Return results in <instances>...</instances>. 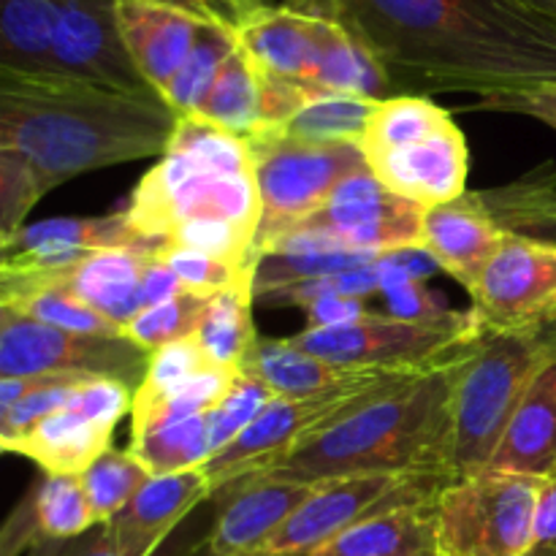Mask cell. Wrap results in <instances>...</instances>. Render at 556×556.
<instances>
[{
    "mask_svg": "<svg viewBox=\"0 0 556 556\" xmlns=\"http://www.w3.org/2000/svg\"><path fill=\"white\" fill-rule=\"evenodd\" d=\"M367 166L396 195L434 210L467 193L470 150L465 134L451 119L427 139L367 157Z\"/></svg>",
    "mask_w": 556,
    "mask_h": 556,
    "instance_id": "e0dca14e",
    "label": "cell"
},
{
    "mask_svg": "<svg viewBox=\"0 0 556 556\" xmlns=\"http://www.w3.org/2000/svg\"><path fill=\"white\" fill-rule=\"evenodd\" d=\"M552 367H556V309L530 324L481 337L454 372L451 476L486 470L514 413Z\"/></svg>",
    "mask_w": 556,
    "mask_h": 556,
    "instance_id": "5b68a950",
    "label": "cell"
},
{
    "mask_svg": "<svg viewBox=\"0 0 556 556\" xmlns=\"http://www.w3.org/2000/svg\"><path fill=\"white\" fill-rule=\"evenodd\" d=\"M212 519H215V503H204L177 532L172 541L161 548L155 556H206V535H210ZM25 556H128L117 548V543L109 538L106 527L98 525L90 532L68 541H47L36 546Z\"/></svg>",
    "mask_w": 556,
    "mask_h": 556,
    "instance_id": "f35d334b",
    "label": "cell"
},
{
    "mask_svg": "<svg viewBox=\"0 0 556 556\" xmlns=\"http://www.w3.org/2000/svg\"><path fill=\"white\" fill-rule=\"evenodd\" d=\"M483 331L530 324L556 309V244L508 237L470 291Z\"/></svg>",
    "mask_w": 556,
    "mask_h": 556,
    "instance_id": "5bb4252c",
    "label": "cell"
},
{
    "mask_svg": "<svg viewBox=\"0 0 556 556\" xmlns=\"http://www.w3.org/2000/svg\"><path fill=\"white\" fill-rule=\"evenodd\" d=\"M68 407L114 432L119 418L134 407V389L117 378H87L85 383H79Z\"/></svg>",
    "mask_w": 556,
    "mask_h": 556,
    "instance_id": "c3c4849f",
    "label": "cell"
},
{
    "mask_svg": "<svg viewBox=\"0 0 556 556\" xmlns=\"http://www.w3.org/2000/svg\"><path fill=\"white\" fill-rule=\"evenodd\" d=\"M206 367H212V362L201 351L195 337L157 348V351L150 353V369L144 375V383L134 391V407H130V413L144 410L152 402L166 396L168 391L177 389L179 383H185V380L193 378L195 372H201Z\"/></svg>",
    "mask_w": 556,
    "mask_h": 556,
    "instance_id": "bcb514c9",
    "label": "cell"
},
{
    "mask_svg": "<svg viewBox=\"0 0 556 556\" xmlns=\"http://www.w3.org/2000/svg\"><path fill=\"white\" fill-rule=\"evenodd\" d=\"M239 372L261 380L275 396L286 400H309V396L337 391L342 386L375 378L380 372H362L324 362L313 353L293 345L291 337H264L258 334L250 345Z\"/></svg>",
    "mask_w": 556,
    "mask_h": 556,
    "instance_id": "d4e9b609",
    "label": "cell"
},
{
    "mask_svg": "<svg viewBox=\"0 0 556 556\" xmlns=\"http://www.w3.org/2000/svg\"><path fill=\"white\" fill-rule=\"evenodd\" d=\"M253 286H239L212 296L195 342L215 367L239 372L258 331L253 324Z\"/></svg>",
    "mask_w": 556,
    "mask_h": 556,
    "instance_id": "1f68e13d",
    "label": "cell"
},
{
    "mask_svg": "<svg viewBox=\"0 0 556 556\" xmlns=\"http://www.w3.org/2000/svg\"><path fill=\"white\" fill-rule=\"evenodd\" d=\"M239 47L237 30L226 25H204L195 41L193 52L185 60L182 68L172 79V85L163 90L168 106L177 117H190L201 109V103L210 96L212 85L220 76L223 65L231 58L233 49Z\"/></svg>",
    "mask_w": 556,
    "mask_h": 556,
    "instance_id": "d590c367",
    "label": "cell"
},
{
    "mask_svg": "<svg viewBox=\"0 0 556 556\" xmlns=\"http://www.w3.org/2000/svg\"><path fill=\"white\" fill-rule=\"evenodd\" d=\"M459 364L389 378L264 472L302 483L380 472L451 481V396Z\"/></svg>",
    "mask_w": 556,
    "mask_h": 556,
    "instance_id": "3957f363",
    "label": "cell"
},
{
    "mask_svg": "<svg viewBox=\"0 0 556 556\" xmlns=\"http://www.w3.org/2000/svg\"><path fill=\"white\" fill-rule=\"evenodd\" d=\"M445 478L432 476H351L315 486L307 503L282 525L258 556H309L351 530L367 516L402 503V500L434 494Z\"/></svg>",
    "mask_w": 556,
    "mask_h": 556,
    "instance_id": "8fae6325",
    "label": "cell"
},
{
    "mask_svg": "<svg viewBox=\"0 0 556 556\" xmlns=\"http://www.w3.org/2000/svg\"><path fill=\"white\" fill-rule=\"evenodd\" d=\"M334 22L389 74L396 96L521 92L556 81V16L516 0H286Z\"/></svg>",
    "mask_w": 556,
    "mask_h": 556,
    "instance_id": "6da1fadb",
    "label": "cell"
},
{
    "mask_svg": "<svg viewBox=\"0 0 556 556\" xmlns=\"http://www.w3.org/2000/svg\"><path fill=\"white\" fill-rule=\"evenodd\" d=\"M516 3L530 5V9L543 11V14H548V16H556V0H516Z\"/></svg>",
    "mask_w": 556,
    "mask_h": 556,
    "instance_id": "9f6ffc18",
    "label": "cell"
},
{
    "mask_svg": "<svg viewBox=\"0 0 556 556\" xmlns=\"http://www.w3.org/2000/svg\"><path fill=\"white\" fill-rule=\"evenodd\" d=\"M427 210L386 188L367 168L342 179L324 206L296 231L324 233L340 250L424 248Z\"/></svg>",
    "mask_w": 556,
    "mask_h": 556,
    "instance_id": "7c38bea8",
    "label": "cell"
},
{
    "mask_svg": "<svg viewBox=\"0 0 556 556\" xmlns=\"http://www.w3.org/2000/svg\"><path fill=\"white\" fill-rule=\"evenodd\" d=\"M244 141L261 193V228L253 264H258L261 253L271 244L313 217L342 179L367 168L358 144L296 139L282 125L255 130Z\"/></svg>",
    "mask_w": 556,
    "mask_h": 556,
    "instance_id": "8992f818",
    "label": "cell"
},
{
    "mask_svg": "<svg viewBox=\"0 0 556 556\" xmlns=\"http://www.w3.org/2000/svg\"><path fill=\"white\" fill-rule=\"evenodd\" d=\"M117 20L128 52L161 96L190 58L206 25L185 11L150 0H117Z\"/></svg>",
    "mask_w": 556,
    "mask_h": 556,
    "instance_id": "44dd1931",
    "label": "cell"
},
{
    "mask_svg": "<svg viewBox=\"0 0 556 556\" xmlns=\"http://www.w3.org/2000/svg\"><path fill=\"white\" fill-rule=\"evenodd\" d=\"M318 483L253 472L212 494V519L206 546L212 556H258L266 543L302 508Z\"/></svg>",
    "mask_w": 556,
    "mask_h": 556,
    "instance_id": "9a60e30c",
    "label": "cell"
},
{
    "mask_svg": "<svg viewBox=\"0 0 556 556\" xmlns=\"http://www.w3.org/2000/svg\"><path fill=\"white\" fill-rule=\"evenodd\" d=\"M152 248L155 244L96 250L79 264L47 277L68 286L81 302L90 304L96 313L125 331V326L136 315L144 313V275L147 266L152 264ZM14 275H25V271H14Z\"/></svg>",
    "mask_w": 556,
    "mask_h": 556,
    "instance_id": "7402d4cb",
    "label": "cell"
},
{
    "mask_svg": "<svg viewBox=\"0 0 556 556\" xmlns=\"http://www.w3.org/2000/svg\"><path fill=\"white\" fill-rule=\"evenodd\" d=\"M478 204L508 237L556 244V166L532 168L494 190H476Z\"/></svg>",
    "mask_w": 556,
    "mask_h": 556,
    "instance_id": "f546056e",
    "label": "cell"
},
{
    "mask_svg": "<svg viewBox=\"0 0 556 556\" xmlns=\"http://www.w3.org/2000/svg\"><path fill=\"white\" fill-rule=\"evenodd\" d=\"M177 119L163 96L0 74V152L30 163L49 190L98 168L161 157Z\"/></svg>",
    "mask_w": 556,
    "mask_h": 556,
    "instance_id": "7a4b0ae2",
    "label": "cell"
},
{
    "mask_svg": "<svg viewBox=\"0 0 556 556\" xmlns=\"http://www.w3.org/2000/svg\"><path fill=\"white\" fill-rule=\"evenodd\" d=\"M47 193V182L30 163L14 152H0V242H9L25 228L33 206Z\"/></svg>",
    "mask_w": 556,
    "mask_h": 556,
    "instance_id": "7dc6e473",
    "label": "cell"
},
{
    "mask_svg": "<svg viewBox=\"0 0 556 556\" xmlns=\"http://www.w3.org/2000/svg\"><path fill=\"white\" fill-rule=\"evenodd\" d=\"M434 494L389 505L309 556H443L434 521Z\"/></svg>",
    "mask_w": 556,
    "mask_h": 556,
    "instance_id": "603a6c76",
    "label": "cell"
},
{
    "mask_svg": "<svg viewBox=\"0 0 556 556\" xmlns=\"http://www.w3.org/2000/svg\"><path fill=\"white\" fill-rule=\"evenodd\" d=\"M380 269V296L386 299V309L391 318L410 320V324H454L462 315L459 309H451L443 296H434L429 291L427 280H416L391 264L386 253L378 261Z\"/></svg>",
    "mask_w": 556,
    "mask_h": 556,
    "instance_id": "7bdbcfd3",
    "label": "cell"
},
{
    "mask_svg": "<svg viewBox=\"0 0 556 556\" xmlns=\"http://www.w3.org/2000/svg\"><path fill=\"white\" fill-rule=\"evenodd\" d=\"M380 101L358 96L320 92L282 128L307 141H351L362 144L367 125Z\"/></svg>",
    "mask_w": 556,
    "mask_h": 556,
    "instance_id": "74e56055",
    "label": "cell"
},
{
    "mask_svg": "<svg viewBox=\"0 0 556 556\" xmlns=\"http://www.w3.org/2000/svg\"><path fill=\"white\" fill-rule=\"evenodd\" d=\"M237 375L239 372H228V369L215 367V364L201 369L193 378H188L185 383H179L177 389L168 391L166 396L152 402L150 407L130 413V434H141L144 429L157 427V424L206 416V413L228 394V389L233 386Z\"/></svg>",
    "mask_w": 556,
    "mask_h": 556,
    "instance_id": "ab89813d",
    "label": "cell"
},
{
    "mask_svg": "<svg viewBox=\"0 0 556 556\" xmlns=\"http://www.w3.org/2000/svg\"><path fill=\"white\" fill-rule=\"evenodd\" d=\"M386 258L400 266V269H405L410 277H416V280H427L434 271H443L438 261H434V255L424 248L391 250V253H386Z\"/></svg>",
    "mask_w": 556,
    "mask_h": 556,
    "instance_id": "f5cc1de1",
    "label": "cell"
},
{
    "mask_svg": "<svg viewBox=\"0 0 556 556\" xmlns=\"http://www.w3.org/2000/svg\"><path fill=\"white\" fill-rule=\"evenodd\" d=\"M206 556H212V554H210V552H206Z\"/></svg>",
    "mask_w": 556,
    "mask_h": 556,
    "instance_id": "6f0895ef",
    "label": "cell"
},
{
    "mask_svg": "<svg viewBox=\"0 0 556 556\" xmlns=\"http://www.w3.org/2000/svg\"><path fill=\"white\" fill-rule=\"evenodd\" d=\"M0 307H9L38 324L76 334L125 337V331L81 302L68 286L47 275H14L0 271Z\"/></svg>",
    "mask_w": 556,
    "mask_h": 556,
    "instance_id": "83f0119b",
    "label": "cell"
},
{
    "mask_svg": "<svg viewBox=\"0 0 556 556\" xmlns=\"http://www.w3.org/2000/svg\"><path fill=\"white\" fill-rule=\"evenodd\" d=\"M147 369L150 353L128 337L76 334L0 307V378L90 375L117 378L136 391Z\"/></svg>",
    "mask_w": 556,
    "mask_h": 556,
    "instance_id": "9c48e42d",
    "label": "cell"
},
{
    "mask_svg": "<svg viewBox=\"0 0 556 556\" xmlns=\"http://www.w3.org/2000/svg\"><path fill=\"white\" fill-rule=\"evenodd\" d=\"M476 109H481V112L525 114V117L541 119L543 125L556 130V81L554 85L535 87V90L500 92V96L478 98Z\"/></svg>",
    "mask_w": 556,
    "mask_h": 556,
    "instance_id": "681fc988",
    "label": "cell"
},
{
    "mask_svg": "<svg viewBox=\"0 0 556 556\" xmlns=\"http://www.w3.org/2000/svg\"><path fill=\"white\" fill-rule=\"evenodd\" d=\"M150 3H161V5H168V9L185 11V14L195 16V20L206 22V25L231 27L226 20H223V14L217 11V5L212 3V0H150Z\"/></svg>",
    "mask_w": 556,
    "mask_h": 556,
    "instance_id": "11a10c76",
    "label": "cell"
},
{
    "mask_svg": "<svg viewBox=\"0 0 556 556\" xmlns=\"http://www.w3.org/2000/svg\"><path fill=\"white\" fill-rule=\"evenodd\" d=\"M128 451L150 476L204 470L206 462L212 459L206 416L157 424V427L144 429L141 434H130Z\"/></svg>",
    "mask_w": 556,
    "mask_h": 556,
    "instance_id": "836d02e7",
    "label": "cell"
},
{
    "mask_svg": "<svg viewBox=\"0 0 556 556\" xmlns=\"http://www.w3.org/2000/svg\"><path fill=\"white\" fill-rule=\"evenodd\" d=\"M155 244L141 237L125 212L101 217H52L22 228L9 242H0V271L54 275L79 264L96 250L147 248Z\"/></svg>",
    "mask_w": 556,
    "mask_h": 556,
    "instance_id": "2e32d148",
    "label": "cell"
},
{
    "mask_svg": "<svg viewBox=\"0 0 556 556\" xmlns=\"http://www.w3.org/2000/svg\"><path fill=\"white\" fill-rule=\"evenodd\" d=\"M486 470L535 478L556 476V367L525 396Z\"/></svg>",
    "mask_w": 556,
    "mask_h": 556,
    "instance_id": "484cf974",
    "label": "cell"
},
{
    "mask_svg": "<svg viewBox=\"0 0 556 556\" xmlns=\"http://www.w3.org/2000/svg\"><path fill=\"white\" fill-rule=\"evenodd\" d=\"M58 0H0V74L49 79L54 65Z\"/></svg>",
    "mask_w": 556,
    "mask_h": 556,
    "instance_id": "f1b7e54d",
    "label": "cell"
},
{
    "mask_svg": "<svg viewBox=\"0 0 556 556\" xmlns=\"http://www.w3.org/2000/svg\"><path fill=\"white\" fill-rule=\"evenodd\" d=\"M217 5V11L223 14V20L237 30L244 22H250L253 16L264 14L266 9H271L269 0H212Z\"/></svg>",
    "mask_w": 556,
    "mask_h": 556,
    "instance_id": "db71d44e",
    "label": "cell"
},
{
    "mask_svg": "<svg viewBox=\"0 0 556 556\" xmlns=\"http://www.w3.org/2000/svg\"><path fill=\"white\" fill-rule=\"evenodd\" d=\"M372 309L367 307V299L356 296H324L304 307L307 329H345L367 320Z\"/></svg>",
    "mask_w": 556,
    "mask_h": 556,
    "instance_id": "f907efd6",
    "label": "cell"
},
{
    "mask_svg": "<svg viewBox=\"0 0 556 556\" xmlns=\"http://www.w3.org/2000/svg\"><path fill=\"white\" fill-rule=\"evenodd\" d=\"M451 112L432 101L429 96H394L378 103L367 134L362 139L364 161L380 155V152L396 150L410 141L427 139L429 134L451 123Z\"/></svg>",
    "mask_w": 556,
    "mask_h": 556,
    "instance_id": "e575fe53",
    "label": "cell"
},
{
    "mask_svg": "<svg viewBox=\"0 0 556 556\" xmlns=\"http://www.w3.org/2000/svg\"><path fill=\"white\" fill-rule=\"evenodd\" d=\"M123 212L155 244L210 223L233 226L255 239L261 193L248 141L199 114L179 117L168 150L139 179Z\"/></svg>",
    "mask_w": 556,
    "mask_h": 556,
    "instance_id": "277c9868",
    "label": "cell"
},
{
    "mask_svg": "<svg viewBox=\"0 0 556 556\" xmlns=\"http://www.w3.org/2000/svg\"><path fill=\"white\" fill-rule=\"evenodd\" d=\"M155 255L179 277L185 291L199 293V296H217V293L231 291V288L253 286V269L212 258L199 250L161 242L155 244Z\"/></svg>",
    "mask_w": 556,
    "mask_h": 556,
    "instance_id": "ee69618b",
    "label": "cell"
},
{
    "mask_svg": "<svg viewBox=\"0 0 556 556\" xmlns=\"http://www.w3.org/2000/svg\"><path fill=\"white\" fill-rule=\"evenodd\" d=\"M508 233L486 215L476 199V190H467L451 204L427 210L424 223V250L434 255L440 269L467 288H476L478 277L494 258Z\"/></svg>",
    "mask_w": 556,
    "mask_h": 556,
    "instance_id": "ffe728a7",
    "label": "cell"
},
{
    "mask_svg": "<svg viewBox=\"0 0 556 556\" xmlns=\"http://www.w3.org/2000/svg\"><path fill=\"white\" fill-rule=\"evenodd\" d=\"M215 489L204 470L150 476L128 505L106 521V532L128 556H155L174 532L210 503Z\"/></svg>",
    "mask_w": 556,
    "mask_h": 556,
    "instance_id": "ac0fdd59",
    "label": "cell"
},
{
    "mask_svg": "<svg viewBox=\"0 0 556 556\" xmlns=\"http://www.w3.org/2000/svg\"><path fill=\"white\" fill-rule=\"evenodd\" d=\"M96 525L81 476L43 472L16 503L0 532V556H22L47 541H68Z\"/></svg>",
    "mask_w": 556,
    "mask_h": 556,
    "instance_id": "d6986e66",
    "label": "cell"
},
{
    "mask_svg": "<svg viewBox=\"0 0 556 556\" xmlns=\"http://www.w3.org/2000/svg\"><path fill=\"white\" fill-rule=\"evenodd\" d=\"M271 400H275V394H271L261 380L239 372L233 386L228 389V394L206 413L212 456L220 454L223 448H228V445H231L233 440L261 416V410H264Z\"/></svg>",
    "mask_w": 556,
    "mask_h": 556,
    "instance_id": "f6af8a7d",
    "label": "cell"
},
{
    "mask_svg": "<svg viewBox=\"0 0 556 556\" xmlns=\"http://www.w3.org/2000/svg\"><path fill=\"white\" fill-rule=\"evenodd\" d=\"M54 65L60 76L130 96H161L128 52L117 0H58Z\"/></svg>",
    "mask_w": 556,
    "mask_h": 556,
    "instance_id": "4fadbf2b",
    "label": "cell"
},
{
    "mask_svg": "<svg viewBox=\"0 0 556 556\" xmlns=\"http://www.w3.org/2000/svg\"><path fill=\"white\" fill-rule=\"evenodd\" d=\"M109 448H112V429L98 427L74 407H63L41 418L30 432L3 451L27 456L49 476H81Z\"/></svg>",
    "mask_w": 556,
    "mask_h": 556,
    "instance_id": "4316f807",
    "label": "cell"
},
{
    "mask_svg": "<svg viewBox=\"0 0 556 556\" xmlns=\"http://www.w3.org/2000/svg\"><path fill=\"white\" fill-rule=\"evenodd\" d=\"M210 302L212 296H199V293L190 291L179 293V296L166 299V302L147 307L144 313L136 315L125 326V337L147 353L157 351L163 345H172V342L190 340L199 331Z\"/></svg>",
    "mask_w": 556,
    "mask_h": 556,
    "instance_id": "60d3db41",
    "label": "cell"
},
{
    "mask_svg": "<svg viewBox=\"0 0 556 556\" xmlns=\"http://www.w3.org/2000/svg\"><path fill=\"white\" fill-rule=\"evenodd\" d=\"M313 87L318 92L372 98V101L396 96L383 65L356 38L326 20H318V65H315Z\"/></svg>",
    "mask_w": 556,
    "mask_h": 556,
    "instance_id": "4dcf8cb0",
    "label": "cell"
},
{
    "mask_svg": "<svg viewBox=\"0 0 556 556\" xmlns=\"http://www.w3.org/2000/svg\"><path fill=\"white\" fill-rule=\"evenodd\" d=\"M548 478L481 470L451 478L434 494L443 556H525Z\"/></svg>",
    "mask_w": 556,
    "mask_h": 556,
    "instance_id": "ba28073f",
    "label": "cell"
},
{
    "mask_svg": "<svg viewBox=\"0 0 556 556\" xmlns=\"http://www.w3.org/2000/svg\"><path fill=\"white\" fill-rule=\"evenodd\" d=\"M389 378H410V375H375V378L358 380V383L342 386V389L326 391L309 400L275 396L228 448L206 462L204 472L212 489L217 492L239 478L269 470Z\"/></svg>",
    "mask_w": 556,
    "mask_h": 556,
    "instance_id": "30bf717a",
    "label": "cell"
},
{
    "mask_svg": "<svg viewBox=\"0 0 556 556\" xmlns=\"http://www.w3.org/2000/svg\"><path fill=\"white\" fill-rule=\"evenodd\" d=\"M481 320L467 309L454 324H410L372 313L345 329H304L293 345L345 369L380 375H427L465 362L481 337Z\"/></svg>",
    "mask_w": 556,
    "mask_h": 556,
    "instance_id": "52a82bcc",
    "label": "cell"
},
{
    "mask_svg": "<svg viewBox=\"0 0 556 556\" xmlns=\"http://www.w3.org/2000/svg\"><path fill=\"white\" fill-rule=\"evenodd\" d=\"M525 556H556V476L541 489L532 525V541Z\"/></svg>",
    "mask_w": 556,
    "mask_h": 556,
    "instance_id": "816d5d0a",
    "label": "cell"
},
{
    "mask_svg": "<svg viewBox=\"0 0 556 556\" xmlns=\"http://www.w3.org/2000/svg\"><path fill=\"white\" fill-rule=\"evenodd\" d=\"M380 255L383 253H372V250H269L255 264L253 296L375 264Z\"/></svg>",
    "mask_w": 556,
    "mask_h": 556,
    "instance_id": "8d00e7d4",
    "label": "cell"
},
{
    "mask_svg": "<svg viewBox=\"0 0 556 556\" xmlns=\"http://www.w3.org/2000/svg\"><path fill=\"white\" fill-rule=\"evenodd\" d=\"M237 41L253 65L280 79L313 87L318 65V20L282 5H271L237 27Z\"/></svg>",
    "mask_w": 556,
    "mask_h": 556,
    "instance_id": "cb8c5ba5",
    "label": "cell"
},
{
    "mask_svg": "<svg viewBox=\"0 0 556 556\" xmlns=\"http://www.w3.org/2000/svg\"><path fill=\"white\" fill-rule=\"evenodd\" d=\"M147 478H150V472L139 465V459L130 451L114 448H109L90 470L81 472V483H85L96 525L112 521L134 500V494L144 486Z\"/></svg>",
    "mask_w": 556,
    "mask_h": 556,
    "instance_id": "b9f144b4",
    "label": "cell"
},
{
    "mask_svg": "<svg viewBox=\"0 0 556 556\" xmlns=\"http://www.w3.org/2000/svg\"><path fill=\"white\" fill-rule=\"evenodd\" d=\"M195 114L239 139H248L255 130L264 128L258 71L253 60L242 52V47L233 49L231 58L226 60L210 96Z\"/></svg>",
    "mask_w": 556,
    "mask_h": 556,
    "instance_id": "d6a6232c",
    "label": "cell"
}]
</instances>
